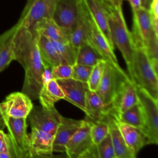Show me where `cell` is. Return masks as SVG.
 <instances>
[{"mask_svg":"<svg viewBox=\"0 0 158 158\" xmlns=\"http://www.w3.org/2000/svg\"><path fill=\"white\" fill-rule=\"evenodd\" d=\"M18 25L14 38V60H17L25 70L22 92L30 99H38L42 88L43 60L38 45V35Z\"/></svg>","mask_w":158,"mask_h":158,"instance_id":"1","label":"cell"},{"mask_svg":"<svg viewBox=\"0 0 158 158\" xmlns=\"http://www.w3.org/2000/svg\"><path fill=\"white\" fill-rule=\"evenodd\" d=\"M106 14L112 41L122 53L128 72L130 70L134 52V44L131 31L127 28L122 5H117L111 0H101Z\"/></svg>","mask_w":158,"mask_h":158,"instance_id":"2","label":"cell"},{"mask_svg":"<svg viewBox=\"0 0 158 158\" xmlns=\"http://www.w3.org/2000/svg\"><path fill=\"white\" fill-rule=\"evenodd\" d=\"M129 77L136 85L158 100V77L151 67L149 59L142 46H135Z\"/></svg>","mask_w":158,"mask_h":158,"instance_id":"3","label":"cell"},{"mask_svg":"<svg viewBox=\"0 0 158 158\" xmlns=\"http://www.w3.org/2000/svg\"><path fill=\"white\" fill-rule=\"evenodd\" d=\"M128 78L129 76L121 67H116L106 61L101 81L95 92L105 105L110 106L117 92Z\"/></svg>","mask_w":158,"mask_h":158,"instance_id":"4","label":"cell"},{"mask_svg":"<svg viewBox=\"0 0 158 158\" xmlns=\"http://www.w3.org/2000/svg\"><path fill=\"white\" fill-rule=\"evenodd\" d=\"M139 103L141 105L144 127L143 132L149 144H158V100L152 98L146 91L136 86Z\"/></svg>","mask_w":158,"mask_h":158,"instance_id":"5","label":"cell"},{"mask_svg":"<svg viewBox=\"0 0 158 158\" xmlns=\"http://www.w3.org/2000/svg\"><path fill=\"white\" fill-rule=\"evenodd\" d=\"M83 9L86 22V41L89 43L105 60L116 67L120 68L114 51L110 48L106 38L98 27L90 15L84 2Z\"/></svg>","mask_w":158,"mask_h":158,"instance_id":"6","label":"cell"},{"mask_svg":"<svg viewBox=\"0 0 158 158\" xmlns=\"http://www.w3.org/2000/svg\"><path fill=\"white\" fill-rule=\"evenodd\" d=\"M55 2L56 0H27L17 23L31 31H35L40 21L51 18Z\"/></svg>","mask_w":158,"mask_h":158,"instance_id":"7","label":"cell"},{"mask_svg":"<svg viewBox=\"0 0 158 158\" xmlns=\"http://www.w3.org/2000/svg\"><path fill=\"white\" fill-rule=\"evenodd\" d=\"M80 0H56L51 19L67 35L75 27L80 10Z\"/></svg>","mask_w":158,"mask_h":158,"instance_id":"8","label":"cell"},{"mask_svg":"<svg viewBox=\"0 0 158 158\" xmlns=\"http://www.w3.org/2000/svg\"><path fill=\"white\" fill-rule=\"evenodd\" d=\"M131 33L134 48L143 47L154 37L158 38L154 33L149 10L143 7L133 10V29Z\"/></svg>","mask_w":158,"mask_h":158,"instance_id":"9","label":"cell"},{"mask_svg":"<svg viewBox=\"0 0 158 158\" xmlns=\"http://www.w3.org/2000/svg\"><path fill=\"white\" fill-rule=\"evenodd\" d=\"M62 115L55 107L46 108L42 106H33L27 118L31 128L47 131L54 135Z\"/></svg>","mask_w":158,"mask_h":158,"instance_id":"10","label":"cell"},{"mask_svg":"<svg viewBox=\"0 0 158 158\" xmlns=\"http://www.w3.org/2000/svg\"><path fill=\"white\" fill-rule=\"evenodd\" d=\"M90 127L91 121L85 119L84 124L68 141L65 152L69 158H80L93 145Z\"/></svg>","mask_w":158,"mask_h":158,"instance_id":"11","label":"cell"},{"mask_svg":"<svg viewBox=\"0 0 158 158\" xmlns=\"http://www.w3.org/2000/svg\"><path fill=\"white\" fill-rule=\"evenodd\" d=\"M2 103L3 115L13 118H27L33 104L23 93L14 92L6 96Z\"/></svg>","mask_w":158,"mask_h":158,"instance_id":"12","label":"cell"},{"mask_svg":"<svg viewBox=\"0 0 158 158\" xmlns=\"http://www.w3.org/2000/svg\"><path fill=\"white\" fill-rule=\"evenodd\" d=\"M56 80L64 94V99L85 112L86 94L89 90L88 83L72 78Z\"/></svg>","mask_w":158,"mask_h":158,"instance_id":"13","label":"cell"},{"mask_svg":"<svg viewBox=\"0 0 158 158\" xmlns=\"http://www.w3.org/2000/svg\"><path fill=\"white\" fill-rule=\"evenodd\" d=\"M84 123L85 120H76L62 116L54 134L52 152H65L67 143Z\"/></svg>","mask_w":158,"mask_h":158,"instance_id":"14","label":"cell"},{"mask_svg":"<svg viewBox=\"0 0 158 158\" xmlns=\"http://www.w3.org/2000/svg\"><path fill=\"white\" fill-rule=\"evenodd\" d=\"M139 102L136 85L130 78L127 80L115 95L110 106L115 114L122 113Z\"/></svg>","mask_w":158,"mask_h":158,"instance_id":"15","label":"cell"},{"mask_svg":"<svg viewBox=\"0 0 158 158\" xmlns=\"http://www.w3.org/2000/svg\"><path fill=\"white\" fill-rule=\"evenodd\" d=\"M4 126L14 144L22 150L29 148V138L27 132L26 118H13L2 115Z\"/></svg>","mask_w":158,"mask_h":158,"instance_id":"16","label":"cell"},{"mask_svg":"<svg viewBox=\"0 0 158 158\" xmlns=\"http://www.w3.org/2000/svg\"><path fill=\"white\" fill-rule=\"evenodd\" d=\"M115 120L125 143L135 155L144 146L149 144L147 136L141 129L122 123L115 118Z\"/></svg>","mask_w":158,"mask_h":158,"instance_id":"17","label":"cell"},{"mask_svg":"<svg viewBox=\"0 0 158 158\" xmlns=\"http://www.w3.org/2000/svg\"><path fill=\"white\" fill-rule=\"evenodd\" d=\"M109 126V133L116 158H131L136 155L129 149L118 130L115 118L111 112L103 120Z\"/></svg>","mask_w":158,"mask_h":158,"instance_id":"18","label":"cell"},{"mask_svg":"<svg viewBox=\"0 0 158 158\" xmlns=\"http://www.w3.org/2000/svg\"><path fill=\"white\" fill-rule=\"evenodd\" d=\"M83 2L95 23L106 38L110 48L114 51L115 47L110 37L107 17L101 0H83Z\"/></svg>","mask_w":158,"mask_h":158,"instance_id":"19","label":"cell"},{"mask_svg":"<svg viewBox=\"0 0 158 158\" xmlns=\"http://www.w3.org/2000/svg\"><path fill=\"white\" fill-rule=\"evenodd\" d=\"M110 110L111 106L105 105L95 91L90 90L87 91L85 112L88 120L92 122L103 120Z\"/></svg>","mask_w":158,"mask_h":158,"instance_id":"20","label":"cell"},{"mask_svg":"<svg viewBox=\"0 0 158 158\" xmlns=\"http://www.w3.org/2000/svg\"><path fill=\"white\" fill-rule=\"evenodd\" d=\"M31 128V133L28 135L30 148L38 154H52L54 135L35 128Z\"/></svg>","mask_w":158,"mask_h":158,"instance_id":"21","label":"cell"},{"mask_svg":"<svg viewBox=\"0 0 158 158\" xmlns=\"http://www.w3.org/2000/svg\"><path fill=\"white\" fill-rule=\"evenodd\" d=\"M18 28L16 23L0 35V73L14 60V38Z\"/></svg>","mask_w":158,"mask_h":158,"instance_id":"22","label":"cell"},{"mask_svg":"<svg viewBox=\"0 0 158 158\" xmlns=\"http://www.w3.org/2000/svg\"><path fill=\"white\" fill-rule=\"evenodd\" d=\"M35 31L49 38L51 41L61 43H70V36L67 35L51 18L40 21L36 26Z\"/></svg>","mask_w":158,"mask_h":158,"instance_id":"23","label":"cell"},{"mask_svg":"<svg viewBox=\"0 0 158 158\" xmlns=\"http://www.w3.org/2000/svg\"><path fill=\"white\" fill-rule=\"evenodd\" d=\"M64 98V94L54 78L42 86L38 97L41 106L46 108L54 107L56 102Z\"/></svg>","mask_w":158,"mask_h":158,"instance_id":"24","label":"cell"},{"mask_svg":"<svg viewBox=\"0 0 158 158\" xmlns=\"http://www.w3.org/2000/svg\"><path fill=\"white\" fill-rule=\"evenodd\" d=\"M38 45L43 62L48 64L52 68L64 64L52 41L43 35L38 33Z\"/></svg>","mask_w":158,"mask_h":158,"instance_id":"25","label":"cell"},{"mask_svg":"<svg viewBox=\"0 0 158 158\" xmlns=\"http://www.w3.org/2000/svg\"><path fill=\"white\" fill-rule=\"evenodd\" d=\"M111 112L114 117L119 122L138 128L142 130L144 127V118L142 109L138 102L128 110L119 114Z\"/></svg>","mask_w":158,"mask_h":158,"instance_id":"26","label":"cell"},{"mask_svg":"<svg viewBox=\"0 0 158 158\" xmlns=\"http://www.w3.org/2000/svg\"><path fill=\"white\" fill-rule=\"evenodd\" d=\"M80 158H116L109 133L98 145H92Z\"/></svg>","mask_w":158,"mask_h":158,"instance_id":"27","label":"cell"},{"mask_svg":"<svg viewBox=\"0 0 158 158\" xmlns=\"http://www.w3.org/2000/svg\"><path fill=\"white\" fill-rule=\"evenodd\" d=\"M86 41V22L83 9L82 0L80 1V10L78 21L70 37V43L78 52L80 46Z\"/></svg>","mask_w":158,"mask_h":158,"instance_id":"28","label":"cell"},{"mask_svg":"<svg viewBox=\"0 0 158 158\" xmlns=\"http://www.w3.org/2000/svg\"><path fill=\"white\" fill-rule=\"evenodd\" d=\"M101 60L102 56L87 42L83 43L78 48L75 64L93 67Z\"/></svg>","mask_w":158,"mask_h":158,"instance_id":"29","label":"cell"},{"mask_svg":"<svg viewBox=\"0 0 158 158\" xmlns=\"http://www.w3.org/2000/svg\"><path fill=\"white\" fill-rule=\"evenodd\" d=\"M64 64L73 65L75 64L77 51L70 43L51 41Z\"/></svg>","mask_w":158,"mask_h":158,"instance_id":"30","label":"cell"},{"mask_svg":"<svg viewBox=\"0 0 158 158\" xmlns=\"http://www.w3.org/2000/svg\"><path fill=\"white\" fill-rule=\"evenodd\" d=\"M90 133L93 145H98L109 134L108 124L104 120L91 121Z\"/></svg>","mask_w":158,"mask_h":158,"instance_id":"31","label":"cell"},{"mask_svg":"<svg viewBox=\"0 0 158 158\" xmlns=\"http://www.w3.org/2000/svg\"><path fill=\"white\" fill-rule=\"evenodd\" d=\"M105 62V60H101L93 67L91 74L87 82L89 90L92 91H96L102 76Z\"/></svg>","mask_w":158,"mask_h":158,"instance_id":"32","label":"cell"},{"mask_svg":"<svg viewBox=\"0 0 158 158\" xmlns=\"http://www.w3.org/2000/svg\"><path fill=\"white\" fill-rule=\"evenodd\" d=\"M93 67L75 64L72 65V78L81 82L87 83Z\"/></svg>","mask_w":158,"mask_h":158,"instance_id":"33","label":"cell"},{"mask_svg":"<svg viewBox=\"0 0 158 158\" xmlns=\"http://www.w3.org/2000/svg\"><path fill=\"white\" fill-rule=\"evenodd\" d=\"M53 78L56 80L68 79L72 77V65L67 64H60L52 68Z\"/></svg>","mask_w":158,"mask_h":158,"instance_id":"34","label":"cell"},{"mask_svg":"<svg viewBox=\"0 0 158 158\" xmlns=\"http://www.w3.org/2000/svg\"><path fill=\"white\" fill-rule=\"evenodd\" d=\"M62 156H54L51 155H43L38 154L33 151L30 147L24 151L19 158H61Z\"/></svg>","mask_w":158,"mask_h":158,"instance_id":"35","label":"cell"},{"mask_svg":"<svg viewBox=\"0 0 158 158\" xmlns=\"http://www.w3.org/2000/svg\"><path fill=\"white\" fill-rule=\"evenodd\" d=\"M43 70L42 72V83L43 85L49 83L52 79H53L52 67L48 64L43 62Z\"/></svg>","mask_w":158,"mask_h":158,"instance_id":"36","label":"cell"},{"mask_svg":"<svg viewBox=\"0 0 158 158\" xmlns=\"http://www.w3.org/2000/svg\"><path fill=\"white\" fill-rule=\"evenodd\" d=\"M151 15L158 17V0H152L149 9Z\"/></svg>","mask_w":158,"mask_h":158,"instance_id":"37","label":"cell"},{"mask_svg":"<svg viewBox=\"0 0 158 158\" xmlns=\"http://www.w3.org/2000/svg\"><path fill=\"white\" fill-rule=\"evenodd\" d=\"M151 22L154 33L157 36H158V17L151 15Z\"/></svg>","mask_w":158,"mask_h":158,"instance_id":"38","label":"cell"},{"mask_svg":"<svg viewBox=\"0 0 158 158\" xmlns=\"http://www.w3.org/2000/svg\"><path fill=\"white\" fill-rule=\"evenodd\" d=\"M127 1L129 2L132 8V10H136L141 7L140 0H127Z\"/></svg>","mask_w":158,"mask_h":158,"instance_id":"39","label":"cell"},{"mask_svg":"<svg viewBox=\"0 0 158 158\" xmlns=\"http://www.w3.org/2000/svg\"><path fill=\"white\" fill-rule=\"evenodd\" d=\"M6 133H4V131L0 128V151H1L4 142H5V139H6Z\"/></svg>","mask_w":158,"mask_h":158,"instance_id":"40","label":"cell"},{"mask_svg":"<svg viewBox=\"0 0 158 158\" xmlns=\"http://www.w3.org/2000/svg\"><path fill=\"white\" fill-rule=\"evenodd\" d=\"M151 1L152 0H140L141 7L146 9L147 10H149Z\"/></svg>","mask_w":158,"mask_h":158,"instance_id":"41","label":"cell"},{"mask_svg":"<svg viewBox=\"0 0 158 158\" xmlns=\"http://www.w3.org/2000/svg\"><path fill=\"white\" fill-rule=\"evenodd\" d=\"M2 115H3V106L2 103H0V126L2 129V127H5L4 122H3V118H2Z\"/></svg>","mask_w":158,"mask_h":158,"instance_id":"42","label":"cell"},{"mask_svg":"<svg viewBox=\"0 0 158 158\" xmlns=\"http://www.w3.org/2000/svg\"><path fill=\"white\" fill-rule=\"evenodd\" d=\"M114 3L117 5H122L123 0H111Z\"/></svg>","mask_w":158,"mask_h":158,"instance_id":"43","label":"cell"},{"mask_svg":"<svg viewBox=\"0 0 158 158\" xmlns=\"http://www.w3.org/2000/svg\"><path fill=\"white\" fill-rule=\"evenodd\" d=\"M61 158H69V157H68L67 156V157H65V156H62Z\"/></svg>","mask_w":158,"mask_h":158,"instance_id":"44","label":"cell"},{"mask_svg":"<svg viewBox=\"0 0 158 158\" xmlns=\"http://www.w3.org/2000/svg\"><path fill=\"white\" fill-rule=\"evenodd\" d=\"M131 158H136V156H135V157H131Z\"/></svg>","mask_w":158,"mask_h":158,"instance_id":"45","label":"cell"}]
</instances>
